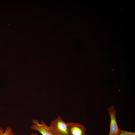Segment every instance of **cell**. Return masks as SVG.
I'll list each match as a JSON object with an SVG mask.
<instances>
[{
	"label": "cell",
	"instance_id": "3957f363",
	"mask_svg": "<svg viewBox=\"0 0 135 135\" xmlns=\"http://www.w3.org/2000/svg\"><path fill=\"white\" fill-rule=\"evenodd\" d=\"M32 122L33 124L30 128L32 130L38 131L42 135H54L50 126L44 121L41 120L39 123L38 120L33 119Z\"/></svg>",
	"mask_w": 135,
	"mask_h": 135
},
{
	"label": "cell",
	"instance_id": "52a82bcc",
	"mask_svg": "<svg viewBox=\"0 0 135 135\" xmlns=\"http://www.w3.org/2000/svg\"><path fill=\"white\" fill-rule=\"evenodd\" d=\"M30 135H38V134L36 133H33L31 134Z\"/></svg>",
	"mask_w": 135,
	"mask_h": 135
},
{
	"label": "cell",
	"instance_id": "7a4b0ae2",
	"mask_svg": "<svg viewBox=\"0 0 135 135\" xmlns=\"http://www.w3.org/2000/svg\"><path fill=\"white\" fill-rule=\"evenodd\" d=\"M108 110L110 120L108 135H118L121 130L118 126L116 119L117 112L114 106H111L108 108Z\"/></svg>",
	"mask_w": 135,
	"mask_h": 135
},
{
	"label": "cell",
	"instance_id": "6da1fadb",
	"mask_svg": "<svg viewBox=\"0 0 135 135\" xmlns=\"http://www.w3.org/2000/svg\"><path fill=\"white\" fill-rule=\"evenodd\" d=\"M49 126L54 135H69L67 123L60 116L52 120Z\"/></svg>",
	"mask_w": 135,
	"mask_h": 135
},
{
	"label": "cell",
	"instance_id": "8992f818",
	"mask_svg": "<svg viewBox=\"0 0 135 135\" xmlns=\"http://www.w3.org/2000/svg\"><path fill=\"white\" fill-rule=\"evenodd\" d=\"M118 135H135V132L121 130Z\"/></svg>",
	"mask_w": 135,
	"mask_h": 135
},
{
	"label": "cell",
	"instance_id": "5b68a950",
	"mask_svg": "<svg viewBox=\"0 0 135 135\" xmlns=\"http://www.w3.org/2000/svg\"><path fill=\"white\" fill-rule=\"evenodd\" d=\"M0 135H16L13 131L11 127L8 126L4 130L3 128H0Z\"/></svg>",
	"mask_w": 135,
	"mask_h": 135
},
{
	"label": "cell",
	"instance_id": "277c9868",
	"mask_svg": "<svg viewBox=\"0 0 135 135\" xmlns=\"http://www.w3.org/2000/svg\"><path fill=\"white\" fill-rule=\"evenodd\" d=\"M69 135H86V128L78 122L67 123Z\"/></svg>",
	"mask_w": 135,
	"mask_h": 135
}]
</instances>
